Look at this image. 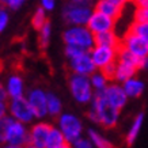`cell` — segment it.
Returning a JSON list of instances; mask_svg holds the SVG:
<instances>
[{
	"label": "cell",
	"instance_id": "44",
	"mask_svg": "<svg viewBox=\"0 0 148 148\" xmlns=\"http://www.w3.org/2000/svg\"><path fill=\"white\" fill-rule=\"evenodd\" d=\"M0 4H1V5H5V7H7V4H8V0H0Z\"/></svg>",
	"mask_w": 148,
	"mask_h": 148
},
{
	"label": "cell",
	"instance_id": "21",
	"mask_svg": "<svg viewBox=\"0 0 148 148\" xmlns=\"http://www.w3.org/2000/svg\"><path fill=\"white\" fill-rule=\"evenodd\" d=\"M65 144H68V141L65 139V136L63 135V132L60 130L58 126H53L49 136H48L45 148H61Z\"/></svg>",
	"mask_w": 148,
	"mask_h": 148
},
{
	"label": "cell",
	"instance_id": "46",
	"mask_svg": "<svg viewBox=\"0 0 148 148\" xmlns=\"http://www.w3.org/2000/svg\"><path fill=\"white\" fill-rule=\"evenodd\" d=\"M136 0H128V3H135Z\"/></svg>",
	"mask_w": 148,
	"mask_h": 148
},
{
	"label": "cell",
	"instance_id": "18",
	"mask_svg": "<svg viewBox=\"0 0 148 148\" xmlns=\"http://www.w3.org/2000/svg\"><path fill=\"white\" fill-rule=\"evenodd\" d=\"M95 45L110 46V48L118 49L121 46V38L117 36V33L114 30L103 32L99 33V34H95Z\"/></svg>",
	"mask_w": 148,
	"mask_h": 148
},
{
	"label": "cell",
	"instance_id": "41",
	"mask_svg": "<svg viewBox=\"0 0 148 148\" xmlns=\"http://www.w3.org/2000/svg\"><path fill=\"white\" fill-rule=\"evenodd\" d=\"M0 148H23L21 145H15V144H10V143H3L0 145Z\"/></svg>",
	"mask_w": 148,
	"mask_h": 148
},
{
	"label": "cell",
	"instance_id": "19",
	"mask_svg": "<svg viewBox=\"0 0 148 148\" xmlns=\"http://www.w3.org/2000/svg\"><path fill=\"white\" fill-rule=\"evenodd\" d=\"M137 71H139V68L135 67V65L128 63H122V61L117 60V71H116L114 80L118 82V83H124V82H126L130 77L136 76Z\"/></svg>",
	"mask_w": 148,
	"mask_h": 148
},
{
	"label": "cell",
	"instance_id": "32",
	"mask_svg": "<svg viewBox=\"0 0 148 148\" xmlns=\"http://www.w3.org/2000/svg\"><path fill=\"white\" fill-rule=\"evenodd\" d=\"M10 120H11V116H5L4 118L0 120V144L5 143V133H7Z\"/></svg>",
	"mask_w": 148,
	"mask_h": 148
},
{
	"label": "cell",
	"instance_id": "33",
	"mask_svg": "<svg viewBox=\"0 0 148 148\" xmlns=\"http://www.w3.org/2000/svg\"><path fill=\"white\" fill-rule=\"evenodd\" d=\"M101 71L106 75V76L110 79V80H114V76H116V71H117V61L114 63H110L109 65H106L105 68H102Z\"/></svg>",
	"mask_w": 148,
	"mask_h": 148
},
{
	"label": "cell",
	"instance_id": "14",
	"mask_svg": "<svg viewBox=\"0 0 148 148\" xmlns=\"http://www.w3.org/2000/svg\"><path fill=\"white\" fill-rule=\"evenodd\" d=\"M53 126L46 121H38L30 126V143L37 147L45 148L46 140Z\"/></svg>",
	"mask_w": 148,
	"mask_h": 148
},
{
	"label": "cell",
	"instance_id": "13",
	"mask_svg": "<svg viewBox=\"0 0 148 148\" xmlns=\"http://www.w3.org/2000/svg\"><path fill=\"white\" fill-rule=\"evenodd\" d=\"M68 68L71 69L72 73H79V75H86V76H91L98 69L92 57H91L90 52H86L79 57L69 60Z\"/></svg>",
	"mask_w": 148,
	"mask_h": 148
},
{
	"label": "cell",
	"instance_id": "6",
	"mask_svg": "<svg viewBox=\"0 0 148 148\" xmlns=\"http://www.w3.org/2000/svg\"><path fill=\"white\" fill-rule=\"evenodd\" d=\"M8 116H11L14 120L21 121L23 124H32L36 120L34 112H33L30 103L27 101L26 95L19 98H11L8 101Z\"/></svg>",
	"mask_w": 148,
	"mask_h": 148
},
{
	"label": "cell",
	"instance_id": "8",
	"mask_svg": "<svg viewBox=\"0 0 148 148\" xmlns=\"http://www.w3.org/2000/svg\"><path fill=\"white\" fill-rule=\"evenodd\" d=\"M26 98L32 106L36 120H42L48 116V92L40 87H34L27 91Z\"/></svg>",
	"mask_w": 148,
	"mask_h": 148
},
{
	"label": "cell",
	"instance_id": "24",
	"mask_svg": "<svg viewBox=\"0 0 148 148\" xmlns=\"http://www.w3.org/2000/svg\"><path fill=\"white\" fill-rule=\"evenodd\" d=\"M90 80H91L92 87H94L95 92H101V91H103L106 87H108L109 83H110V79H109L101 69H97V71L91 75Z\"/></svg>",
	"mask_w": 148,
	"mask_h": 148
},
{
	"label": "cell",
	"instance_id": "20",
	"mask_svg": "<svg viewBox=\"0 0 148 148\" xmlns=\"http://www.w3.org/2000/svg\"><path fill=\"white\" fill-rule=\"evenodd\" d=\"M143 122H144V113H139L137 116L135 117V120L132 122L128 133H126V137H125V141H126V145H133L136 141V139L139 137V133L141 130V126H143Z\"/></svg>",
	"mask_w": 148,
	"mask_h": 148
},
{
	"label": "cell",
	"instance_id": "11",
	"mask_svg": "<svg viewBox=\"0 0 148 148\" xmlns=\"http://www.w3.org/2000/svg\"><path fill=\"white\" fill-rule=\"evenodd\" d=\"M90 54L92 60H94L95 65L98 69H102L110 63L117 61V56H118V49L116 48H110V46H103V45H95L90 50Z\"/></svg>",
	"mask_w": 148,
	"mask_h": 148
},
{
	"label": "cell",
	"instance_id": "28",
	"mask_svg": "<svg viewBox=\"0 0 148 148\" xmlns=\"http://www.w3.org/2000/svg\"><path fill=\"white\" fill-rule=\"evenodd\" d=\"M130 32L136 33V34H139L140 37H143L144 40L148 41V22H135L130 25L129 27Z\"/></svg>",
	"mask_w": 148,
	"mask_h": 148
},
{
	"label": "cell",
	"instance_id": "30",
	"mask_svg": "<svg viewBox=\"0 0 148 148\" xmlns=\"http://www.w3.org/2000/svg\"><path fill=\"white\" fill-rule=\"evenodd\" d=\"M10 22V15H8V10L5 5L0 4V34L4 32Z\"/></svg>",
	"mask_w": 148,
	"mask_h": 148
},
{
	"label": "cell",
	"instance_id": "17",
	"mask_svg": "<svg viewBox=\"0 0 148 148\" xmlns=\"http://www.w3.org/2000/svg\"><path fill=\"white\" fill-rule=\"evenodd\" d=\"M122 86H124V90L129 98H140L145 90V83L137 76L128 79L126 82L122 83Z\"/></svg>",
	"mask_w": 148,
	"mask_h": 148
},
{
	"label": "cell",
	"instance_id": "3",
	"mask_svg": "<svg viewBox=\"0 0 148 148\" xmlns=\"http://www.w3.org/2000/svg\"><path fill=\"white\" fill-rule=\"evenodd\" d=\"M63 41L65 45H77L90 52L95 46V34L88 26H69L63 33Z\"/></svg>",
	"mask_w": 148,
	"mask_h": 148
},
{
	"label": "cell",
	"instance_id": "37",
	"mask_svg": "<svg viewBox=\"0 0 148 148\" xmlns=\"http://www.w3.org/2000/svg\"><path fill=\"white\" fill-rule=\"evenodd\" d=\"M8 114V101H1L0 99V120L4 118Z\"/></svg>",
	"mask_w": 148,
	"mask_h": 148
},
{
	"label": "cell",
	"instance_id": "36",
	"mask_svg": "<svg viewBox=\"0 0 148 148\" xmlns=\"http://www.w3.org/2000/svg\"><path fill=\"white\" fill-rule=\"evenodd\" d=\"M40 4L46 11H52L56 7V0H40Z\"/></svg>",
	"mask_w": 148,
	"mask_h": 148
},
{
	"label": "cell",
	"instance_id": "25",
	"mask_svg": "<svg viewBox=\"0 0 148 148\" xmlns=\"http://www.w3.org/2000/svg\"><path fill=\"white\" fill-rule=\"evenodd\" d=\"M117 60L118 61H122V63H128V64H132L140 69V61L141 58L137 57L135 53H132L130 50H128L124 46H120L118 48V56H117Z\"/></svg>",
	"mask_w": 148,
	"mask_h": 148
},
{
	"label": "cell",
	"instance_id": "29",
	"mask_svg": "<svg viewBox=\"0 0 148 148\" xmlns=\"http://www.w3.org/2000/svg\"><path fill=\"white\" fill-rule=\"evenodd\" d=\"M86 52H88V50L83 49V48H80V46H77V45H65V49H64V53H65L68 60L79 57V56H82Z\"/></svg>",
	"mask_w": 148,
	"mask_h": 148
},
{
	"label": "cell",
	"instance_id": "15",
	"mask_svg": "<svg viewBox=\"0 0 148 148\" xmlns=\"http://www.w3.org/2000/svg\"><path fill=\"white\" fill-rule=\"evenodd\" d=\"M5 90L8 92V98H19L25 97V82L22 76H19L16 73H12L7 77L5 80Z\"/></svg>",
	"mask_w": 148,
	"mask_h": 148
},
{
	"label": "cell",
	"instance_id": "34",
	"mask_svg": "<svg viewBox=\"0 0 148 148\" xmlns=\"http://www.w3.org/2000/svg\"><path fill=\"white\" fill-rule=\"evenodd\" d=\"M73 145H75V147H79V148H95V145L92 144V141H91L88 137H82V139L77 140Z\"/></svg>",
	"mask_w": 148,
	"mask_h": 148
},
{
	"label": "cell",
	"instance_id": "47",
	"mask_svg": "<svg viewBox=\"0 0 148 148\" xmlns=\"http://www.w3.org/2000/svg\"><path fill=\"white\" fill-rule=\"evenodd\" d=\"M72 148H79V147H75V145H72Z\"/></svg>",
	"mask_w": 148,
	"mask_h": 148
},
{
	"label": "cell",
	"instance_id": "43",
	"mask_svg": "<svg viewBox=\"0 0 148 148\" xmlns=\"http://www.w3.org/2000/svg\"><path fill=\"white\" fill-rule=\"evenodd\" d=\"M23 148H41V147H37V145H34V144L29 143V144H26V145H23Z\"/></svg>",
	"mask_w": 148,
	"mask_h": 148
},
{
	"label": "cell",
	"instance_id": "12",
	"mask_svg": "<svg viewBox=\"0 0 148 148\" xmlns=\"http://www.w3.org/2000/svg\"><path fill=\"white\" fill-rule=\"evenodd\" d=\"M116 22L117 21L114 18L101 12V11L94 10L90 16V21L87 23V26H88V29H90L94 34H99V33H103V32L114 30Z\"/></svg>",
	"mask_w": 148,
	"mask_h": 148
},
{
	"label": "cell",
	"instance_id": "35",
	"mask_svg": "<svg viewBox=\"0 0 148 148\" xmlns=\"http://www.w3.org/2000/svg\"><path fill=\"white\" fill-rule=\"evenodd\" d=\"M25 1H26V0H8V4H7V7H8L10 10L16 11V10H19L23 4H25Z\"/></svg>",
	"mask_w": 148,
	"mask_h": 148
},
{
	"label": "cell",
	"instance_id": "38",
	"mask_svg": "<svg viewBox=\"0 0 148 148\" xmlns=\"http://www.w3.org/2000/svg\"><path fill=\"white\" fill-rule=\"evenodd\" d=\"M0 99L1 101H8V92L5 90V86L0 83Z\"/></svg>",
	"mask_w": 148,
	"mask_h": 148
},
{
	"label": "cell",
	"instance_id": "22",
	"mask_svg": "<svg viewBox=\"0 0 148 148\" xmlns=\"http://www.w3.org/2000/svg\"><path fill=\"white\" fill-rule=\"evenodd\" d=\"M63 113V102L54 92H48V116L58 117Z\"/></svg>",
	"mask_w": 148,
	"mask_h": 148
},
{
	"label": "cell",
	"instance_id": "2",
	"mask_svg": "<svg viewBox=\"0 0 148 148\" xmlns=\"http://www.w3.org/2000/svg\"><path fill=\"white\" fill-rule=\"evenodd\" d=\"M68 87H69V92L73 101L79 105L91 103L95 95V90L91 84L90 76H86V75L71 73L68 80Z\"/></svg>",
	"mask_w": 148,
	"mask_h": 148
},
{
	"label": "cell",
	"instance_id": "48",
	"mask_svg": "<svg viewBox=\"0 0 148 148\" xmlns=\"http://www.w3.org/2000/svg\"><path fill=\"white\" fill-rule=\"evenodd\" d=\"M0 145H1V144H0Z\"/></svg>",
	"mask_w": 148,
	"mask_h": 148
},
{
	"label": "cell",
	"instance_id": "1",
	"mask_svg": "<svg viewBox=\"0 0 148 148\" xmlns=\"http://www.w3.org/2000/svg\"><path fill=\"white\" fill-rule=\"evenodd\" d=\"M120 109L114 108L112 103L102 95V92H95L91 101V108L87 112V118L91 122L99 124L106 129H112L118 124Z\"/></svg>",
	"mask_w": 148,
	"mask_h": 148
},
{
	"label": "cell",
	"instance_id": "45",
	"mask_svg": "<svg viewBox=\"0 0 148 148\" xmlns=\"http://www.w3.org/2000/svg\"><path fill=\"white\" fill-rule=\"evenodd\" d=\"M61 148H72V145L71 144H65V145H63Z\"/></svg>",
	"mask_w": 148,
	"mask_h": 148
},
{
	"label": "cell",
	"instance_id": "16",
	"mask_svg": "<svg viewBox=\"0 0 148 148\" xmlns=\"http://www.w3.org/2000/svg\"><path fill=\"white\" fill-rule=\"evenodd\" d=\"M94 10L106 14V15L112 16V18H114L117 21V19L121 16L122 11H124V7L117 4L114 0H97Z\"/></svg>",
	"mask_w": 148,
	"mask_h": 148
},
{
	"label": "cell",
	"instance_id": "39",
	"mask_svg": "<svg viewBox=\"0 0 148 148\" xmlns=\"http://www.w3.org/2000/svg\"><path fill=\"white\" fill-rule=\"evenodd\" d=\"M140 69L141 71H148V54L145 57L141 58V61H140Z\"/></svg>",
	"mask_w": 148,
	"mask_h": 148
},
{
	"label": "cell",
	"instance_id": "40",
	"mask_svg": "<svg viewBox=\"0 0 148 148\" xmlns=\"http://www.w3.org/2000/svg\"><path fill=\"white\" fill-rule=\"evenodd\" d=\"M135 4L137 7H148V0H136Z\"/></svg>",
	"mask_w": 148,
	"mask_h": 148
},
{
	"label": "cell",
	"instance_id": "31",
	"mask_svg": "<svg viewBox=\"0 0 148 148\" xmlns=\"http://www.w3.org/2000/svg\"><path fill=\"white\" fill-rule=\"evenodd\" d=\"M133 21L135 22H148V7H137L136 5Z\"/></svg>",
	"mask_w": 148,
	"mask_h": 148
},
{
	"label": "cell",
	"instance_id": "7",
	"mask_svg": "<svg viewBox=\"0 0 148 148\" xmlns=\"http://www.w3.org/2000/svg\"><path fill=\"white\" fill-rule=\"evenodd\" d=\"M5 143L15 144V145H26L30 143V129H27V125L21 121H16L11 117L5 133Z\"/></svg>",
	"mask_w": 148,
	"mask_h": 148
},
{
	"label": "cell",
	"instance_id": "10",
	"mask_svg": "<svg viewBox=\"0 0 148 148\" xmlns=\"http://www.w3.org/2000/svg\"><path fill=\"white\" fill-rule=\"evenodd\" d=\"M121 46L130 50L132 53H135L140 58L145 57L148 54V41L130 30H128L125 36L121 38Z\"/></svg>",
	"mask_w": 148,
	"mask_h": 148
},
{
	"label": "cell",
	"instance_id": "4",
	"mask_svg": "<svg viewBox=\"0 0 148 148\" xmlns=\"http://www.w3.org/2000/svg\"><path fill=\"white\" fill-rule=\"evenodd\" d=\"M57 126L65 136L68 144L71 145H73L77 140L83 137V132H84L83 122L79 117L72 113H61L57 117Z\"/></svg>",
	"mask_w": 148,
	"mask_h": 148
},
{
	"label": "cell",
	"instance_id": "42",
	"mask_svg": "<svg viewBox=\"0 0 148 148\" xmlns=\"http://www.w3.org/2000/svg\"><path fill=\"white\" fill-rule=\"evenodd\" d=\"M71 1H76V3H87V4H90L91 1H94V0H71Z\"/></svg>",
	"mask_w": 148,
	"mask_h": 148
},
{
	"label": "cell",
	"instance_id": "23",
	"mask_svg": "<svg viewBox=\"0 0 148 148\" xmlns=\"http://www.w3.org/2000/svg\"><path fill=\"white\" fill-rule=\"evenodd\" d=\"M87 137L92 141L95 148H116L110 140L106 139L105 136H102L99 132H97L92 128H90V129L87 130Z\"/></svg>",
	"mask_w": 148,
	"mask_h": 148
},
{
	"label": "cell",
	"instance_id": "9",
	"mask_svg": "<svg viewBox=\"0 0 148 148\" xmlns=\"http://www.w3.org/2000/svg\"><path fill=\"white\" fill-rule=\"evenodd\" d=\"M101 92H102L103 97L108 99L114 108L120 109V110H122V109L125 108L126 103H128V99H129L128 94H126L125 90H124L122 83H118V82H116V80L110 82L108 84V87L103 91H101Z\"/></svg>",
	"mask_w": 148,
	"mask_h": 148
},
{
	"label": "cell",
	"instance_id": "26",
	"mask_svg": "<svg viewBox=\"0 0 148 148\" xmlns=\"http://www.w3.org/2000/svg\"><path fill=\"white\" fill-rule=\"evenodd\" d=\"M46 11L45 8H42V7H38L36 10V12L33 14V18H32V25L33 27L36 29V30H40L41 27L44 26L46 22H48V18H46Z\"/></svg>",
	"mask_w": 148,
	"mask_h": 148
},
{
	"label": "cell",
	"instance_id": "27",
	"mask_svg": "<svg viewBox=\"0 0 148 148\" xmlns=\"http://www.w3.org/2000/svg\"><path fill=\"white\" fill-rule=\"evenodd\" d=\"M50 37H52V26H50L49 22H46L38 30V42H40L41 48H46V46L49 45Z\"/></svg>",
	"mask_w": 148,
	"mask_h": 148
},
{
	"label": "cell",
	"instance_id": "5",
	"mask_svg": "<svg viewBox=\"0 0 148 148\" xmlns=\"http://www.w3.org/2000/svg\"><path fill=\"white\" fill-rule=\"evenodd\" d=\"M92 11L87 3L69 1L63 10V18L69 26H87Z\"/></svg>",
	"mask_w": 148,
	"mask_h": 148
}]
</instances>
